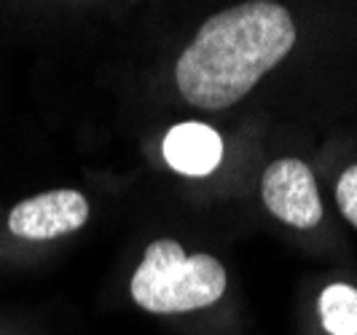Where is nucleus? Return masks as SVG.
I'll return each mask as SVG.
<instances>
[{
    "instance_id": "obj_4",
    "label": "nucleus",
    "mask_w": 357,
    "mask_h": 335,
    "mask_svg": "<svg viewBox=\"0 0 357 335\" xmlns=\"http://www.w3.org/2000/svg\"><path fill=\"white\" fill-rule=\"evenodd\" d=\"M89 220V201L78 191H49L19 201L8 215V228L19 239L46 242L78 231Z\"/></svg>"
},
{
    "instance_id": "obj_3",
    "label": "nucleus",
    "mask_w": 357,
    "mask_h": 335,
    "mask_svg": "<svg viewBox=\"0 0 357 335\" xmlns=\"http://www.w3.org/2000/svg\"><path fill=\"white\" fill-rule=\"evenodd\" d=\"M261 196L266 210L293 228H314L322 220L320 191L304 161H271L261 180Z\"/></svg>"
},
{
    "instance_id": "obj_2",
    "label": "nucleus",
    "mask_w": 357,
    "mask_h": 335,
    "mask_svg": "<svg viewBox=\"0 0 357 335\" xmlns=\"http://www.w3.org/2000/svg\"><path fill=\"white\" fill-rule=\"evenodd\" d=\"M229 274L213 255H185L175 239H159L145 249L132 276V298L151 314H185L223 298Z\"/></svg>"
},
{
    "instance_id": "obj_5",
    "label": "nucleus",
    "mask_w": 357,
    "mask_h": 335,
    "mask_svg": "<svg viewBox=\"0 0 357 335\" xmlns=\"http://www.w3.org/2000/svg\"><path fill=\"white\" fill-rule=\"evenodd\" d=\"M164 159L180 175L204 177L223 159V140L207 124H178L164 137Z\"/></svg>"
},
{
    "instance_id": "obj_1",
    "label": "nucleus",
    "mask_w": 357,
    "mask_h": 335,
    "mask_svg": "<svg viewBox=\"0 0 357 335\" xmlns=\"http://www.w3.org/2000/svg\"><path fill=\"white\" fill-rule=\"evenodd\" d=\"M296 43V24L285 6L250 0L210 17L180 54L175 81L185 102L223 110L239 102L277 68Z\"/></svg>"
},
{
    "instance_id": "obj_6",
    "label": "nucleus",
    "mask_w": 357,
    "mask_h": 335,
    "mask_svg": "<svg viewBox=\"0 0 357 335\" xmlns=\"http://www.w3.org/2000/svg\"><path fill=\"white\" fill-rule=\"evenodd\" d=\"M320 319L331 335H357V287L328 284L320 295Z\"/></svg>"
},
{
    "instance_id": "obj_7",
    "label": "nucleus",
    "mask_w": 357,
    "mask_h": 335,
    "mask_svg": "<svg viewBox=\"0 0 357 335\" xmlns=\"http://www.w3.org/2000/svg\"><path fill=\"white\" fill-rule=\"evenodd\" d=\"M336 204L341 215L357 228V164L347 166L336 182Z\"/></svg>"
}]
</instances>
